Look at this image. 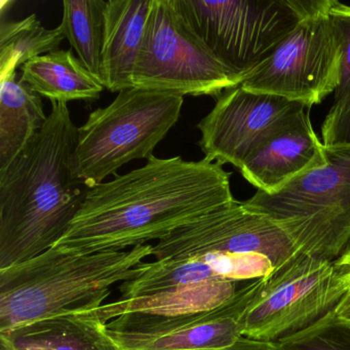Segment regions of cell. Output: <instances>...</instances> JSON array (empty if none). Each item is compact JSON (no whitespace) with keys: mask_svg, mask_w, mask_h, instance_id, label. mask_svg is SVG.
I'll list each match as a JSON object with an SVG mask.
<instances>
[{"mask_svg":"<svg viewBox=\"0 0 350 350\" xmlns=\"http://www.w3.org/2000/svg\"><path fill=\"white\" fill-rule=\"evenodd\" d=\"M235 200L222 165L181 157L146 165L90 188L53 247L79 254L126 251L161 241L176 229Z\"/></svg>","mask_w":350,"mask_h":350,"instance_id":"1","label":"cell"},{"mask_svg":"<svg viewBox=\"0 0 350 350\" xmlns=\"http://www.w3.org/2000/svg\"><path fill=\"white\" fill-rule=\"evenodd\" d=\"M182 96L133 89L118 93L104 108L90 113L79 128L77 147L68 161L75 181L92 188L135 159H148L177 124Z\"/></svg>","mask_w":350,"mask_h":350,"instance_id":"5","label":"cell"},{"mask_svg":"<svg viewBox=\"0 0 350 350\" xmlns=\"http://www.w3.org/2000/svg\"><path fill=\"white\" fill-rule=\"evenodd\" d=\"M151 0H108L102 51L103 85L111 93L134 88Z\"/></svg>","mask_w":350,"mask_h":350,"instance_id":"14","label":"cell"},{"mask_svg":"<svg viewBox=\"0 0 350 350\" xmlns=\"http://www.w3.org/2000/svg\"><path fill=\"white\" fill-rule=\"evenodd\" d=\"M194 33L233 72L245 77L297 27L311 0H176Z\"/></svg>","mask_w":350,"mask_h":350,"instance_id":"6","label":"cell"},{"mask_svg":"<svg viewBox=\"0 0 350 350\" xmlns=\"http://www.w3.org/2000/svg\"><path fill=\"white\" fill-rule=\"evenodd\" d=\"M259 278L237 288L226 302L210 310L179 315L129 313L105 323L118 350L218 349L243 336V317Z\"/></svg>","mask_w":350,"mask_h":350,"instance_id":"10","label":"cell"},{"mask_svg":"<svg viewBox=\"0 0 350 350\" xmlns=\"http://www.w3.org/2000/svg\"><path fill=\"white\" fill-rule=\"evenodd\" d=\"M278 350H350V321L335 309L310 327L275 342Z\"/></svg>","mask_w":350,"mask_h":350,"instance_id":"22","label":"cell"},{"mask_svg":"<svg viewBox=\"0 0 350 350\" xmlns=\"http://www.w3.org/2000/svg\"><path fill=\"white\" fill-rule=\"evenodd\" d=\"M307 109L310 108L303 104L239 85L216 98L214 108L200 120L198 145L208 161L239 169L260 143Z\"/></svg>","mask_w":350,"mask_h":350,"instance_id":"12","label":"cell"},{"mask_svg":"<svg viewBox=\"0 0 350 350\" xmlns=\"http://www.w3.org/2000/svg\"><path fill=\"white\" fill-rule=\"evenodd\" d=\"M65 36L62 27L46 29L36 15L0 25V79L17 73L32 59L59 50Z\"/></svg>","mask_w":350,"mask_h":350,"instance_id":"20","label":"cell"},{"mask_svg":"<svg viewBox=\"0 0 350 350\" xmlns=\"http://www.w3.org/2000/svg\"><path fill=\"white\" fill-rule=\"evenodd\" d=\"M133 81L148 91L218 98L243 79L194 33L176 0H151Z\"/></svg>","mask_w":350,"mask_h":350,"instance_id":"8","label":"cell"},{"mask_svg":"<svg viewBox=\"0 0 350 350\" xmlns=\"http://www.w3.org/2000/svg\"><path fill=\"white\" fill-rule=\"evenodd\" d=\"M325 165L245 206L275 223L300 253L336 261L350 243V146H325Z\"/></svg>","mask_w":350,"mask_h":350,"instance_id":"4","label":"cell"},{"mask_svg":"<svg viewBox=\"0 0 350 350\" xmlns=\"http://www.w3.org/2000/svg\"><path fill=\"white\" fill-rule=\"evenodd\" d=\"M309 110L260 143L239 167L258 191L275 193L303 174L325 165V146L313 130Z\"/></svg>","mask_w":350,"mask_h":350,"instance_id":"13","label":"cell"},{"mask_svg":"<svg viewBox=\"0 0 350 350\" xmlns=\"http://www.w3.org/2000/svg\"><path fill=\"white\" fill-rule=\"evenodd\" d=\"M200 350H278V348H276L275 343H272V342L258 341V340L241 337L237 343L228 346V347Z\"/></svg>","mask_w":350,"mask_h":350,"instance_id":"25","label":"cell"},{"mask_svg":"<svg viewBox=\"0 0 350 350\" xmlns=\"http://www.w3.org/2000/svg\"><path fill=\"white\" fill-rule=\"evenodd\" d=\"M239 253L263 254L278 268L299 251L275 223L237 200L176 229L152 249L155 261Z\"/></svg>","mask_w":350,"mask_h":350,"instance_id":"11","label":"cell"},{"mask_svg":"<svg viewBox=\"0 0 350 350\" xmlns=\"http://www.w3.org/2000/svg\"><path fill=\"white\" fill-rule=\"evenodd\" d=\"M52 105L44 128L9 167L0 170V270L54 247L89 191L68 170L79 128L66 103Z\"/></svg>","mask_w":350,"mask_h":350,"instance_id":"2","label":"cell"},{"mask_svg":"<svg viewBox=\"0 0 350 350\" xmlns=\"http://www.w3.org/2000/svg\"><path fill=\"white\" fill-rule=\"evenodd\" d=\"M350 266L300 253L264 278L243 317V337L275 342L310 327L341 302Z\"/></svg>","mask_w":350,"mask_h":350,"instance_id":"7","label":"cell"},{"mask_svg":"<svg viewBox=\"0 0 350 350\" xmlns=\"http://www.w3.org/2000/svg\"><path fill=\"white\" fill-rule=\"evenodd\" d=\"M321 141L327 147L350 146V92L334 101L321 124Z\"/></svg>","mask_w":350,"mask_h":350,"instance_id":"24","label":"cell"},{"mask_svg":"<svg viewBox=\"0 0 350 350\" xmlns=\"http://www.w3.org/2000/svg\"><path fill=\"white\" fill-rule=\"evenodd\" d=\"M337 261L339 263L343 264V265H350V243L344 255L340 259H338Z\"/></svg>","mask_w":350,"mask_h":350,"instance_id":"27","label":"cell"},{"mask_svg":"<svg viewBox=\"0 0 350 350\" xmlns=\"http://www.w3.org/2000/svg\"><path fill=\"white\" fill-rule=\"evenodd\" d=\"M237 291V282L214 280L172 288L148 296L107 303L90 310L103 323L120 315L142 313L152 315H179L210 310L226 302Z\"/></svg>","mask_w":350,"mask_h":350,"instance_id":"17","label":"cell"},{"mask_svg":"<svg viewBox=\"0 0 350 350\" xmlns=\"http://www.w3.org/2000/svg\"><path fill=\"white\" fill-rule=\"evenodd\" d=\"M153 245L79 254L51 247L0 270V332L67 312L94 310L116 284L134 278Z\"/></svg>","mask_w":350,"mask_h":350,"instance_id":"3","label":"cell"},{"mask_svg":"<svg viewBox=\"0 0 350 350\" xmlns=\"http://www.w3.org/2000/svg\"><path fill=\"white\" fill-rule=\"evenodd\" d=\"M327 7L329 0H311L300 23L241 85L308 108L335 94L342 55L327 18Z\"/></svg>","mask_w":350,"mask_h":350,"instance_id":"9","label":"cell"},{"mask_svg":"<svg viewBox=\"0 0 350 350\" xmlns=\"http://www.w3.org/2000/svg\"><path fill=\"white\" fill-rule=\"evenodd\" d=\"M348 282H349V286H348L347 293H346L345 296L342 299L339 305L336 307L335 312L339 317L349 319L350 321V270L349 273H348Z\"/></svg>","mask_w":350,"mask_h":350,"instance_id":"26","label":"cell"},{"mask_svg":"<svg viewBox=\"0 0 350 350\" xmlns=\"http://www.w3.org/2000/svg\"><path fill=\"white\" fill-rule=\"evenodd\" d=\"M327 18L342 55L339 85L334 94V101H337L350 92V5L329 0Z\"/></svg>","mask_w":350,"mask_h":350,"instance_id":"23","label":"cell"},{"mask_svg":"<svg viewBox=\"0 0 350 350\" xmlns=\"http://www.w3.org/2000/svg\"><path fill=\"white\" fill-rule=\"evenodd\" d=\"M106 3L105 0H64L60 25L83 66L102 85Z\"/></svg>","mask_w":350,"mask_h":350,"instance_id":"19","label":"cell"},{"mask_svg":"<svg viewBox=\"0 0 350 350\" xmlns=\"http://www.w3.org/2000/svg\"><path fill=\"white\" fill-rule=\"evenodd\" d=\"M0 350H118L89 311L67 312L0 332Z\"/></svg>","mask_w":350,"mask_h":350,"instance_id":"15","label":"cell"},{"mask_svg":"<svg viewBox=\"0 0 350 350\" xmlns=\"http://www.w3.org/2000/svg\"><path fill=\"white\" fill-rule=\"evenodd\" d=\"M0 170L9 167L48 120L42 98L17 73L0 79Z\"/></svg>","mask_w":350,"mask_h":350,"instance_id":"18","label":"cell"},{"mask_svg":"<svg viewBox=\"0 0 350 350\" xmlns=\"http://www.w3.org/2000/svg\"><path fill=\"white\" fill-rule=\"evenodd\" d=\"M214 280H228L220 278L202 258L144 262L142 271L122 282L118 290L120 300H126Z\"/></svg>","mask_w":350,"mask_h":350,"instance_id":"21","label":"cell"},{"mask_svg":"<svg viewBox=\"0 0 350 350\" xmlns=\"http://www.w3.org/2000/svg\"><path fill=\"white\" fill-rule=\"evenodd\" d=\"M21 71L22 81L52 103L97 101L105 89L71 50L32 59Z\"/></svg>","mask_w":350,"mask_h":350,"instance_id":"16","label":"cell"}]
</instances>
